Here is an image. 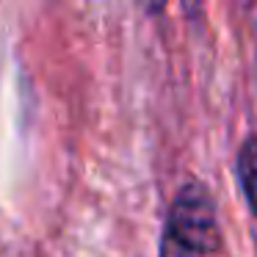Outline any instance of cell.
I'll return each mask as SVG.
<instances>
[{
    "label": "cell",
    "instance_id": "obj_1",
    "mask_svg": "<svg viewBox=\"0 0 257 257\" xmlns=\"http://www.w3.org/2000/svg\"><path fill=\"white\" fill-rule=\"evenodd\" d=\"M166 238L188 249L191 254H207L218 249V221L213 199L199 185H185L177 194L169 213V229Z\"/></svg>",
    "mask_w": 257,
    "mask_h": 257
},
{
    "label": "cell",
    "instance_id": "obj_3",
    "mask_svg": "<svg viewBox=\"0 0 257 257\" xmlns=\"http://www.w3.org/2000/svg\"><path fill=\"white\" fill-rule=\"evenodd\" d=\"M161 257H196V254H191L188 249H183L180 243H174L172 238H163V251H161Z\"/></svg>",
    "mask_w": 257,
    "mask_h": 257
},
{
    "label": "cell",
    "instance_id": "obj_2",
    "mask_svg": "<svg viewBox=\"0 0 257 257\" xmlns=\"http://www.w3.org/2000/svg\"><path fill=\"white\" fill-rule=\"evenodd\" d=\"M238 172H240V183H243V191L249 196L251 210L257 213V139L246 141V147L240 150Z\"/></svg>",
    "mask_w": 257,
    "mask_h": 257
}]
</instances>
